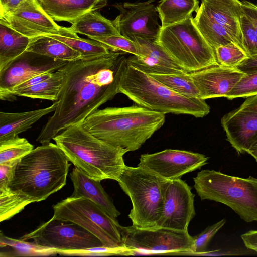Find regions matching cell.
Listing matches in <instances>:
<instances>
[{
  "instance_id": "cell-1",
  "label": "cell",
  "mask_w": 257,
  "mask_h": 257,
  "mask_svg": "<svg viewBox=\"0 0 257 257\" xmlns=\"http://www.w3.org/2000/svg\"><path fill=\"white\" fill-rule=\"evenodd\" d=\"M126 54L110 51L100 57L68 62L63 67L64 81L58 105L36 141L41 144L50 143L67 128L81 124L119 93Z\"/></svg>"
},
{
  "instance_id": "cell-2",
  "label": "cell",
  "mask_w": 257,
  "mask_h": 257,
  "mask_svg": "<svg viewBox=\"0 0 257 257\" xmlns=\"http://www.w3.org/2000/svg\"><path fill=\"white\" fill-rule=\"evenodd\" d=\"M165 121V114L136 104L98 109L81 124L96 138L130 152L140 149Z\"/></svg>"
},
{
  "instance_id": "cell-3",
  "label": "cell",
  "mask_w": 257,
  "mask_h": 257,
  "mask_svg": "<svg viewBox=\"0 0 257 257\" xmlns=\"http://www.w3.org/2000/svg\"><path fill=\"white\" fill-rule=\"evenodd\" d=\"M53 140L75 167L95 180L117 181L126 166V149L96 138L81 124L67 128Z\"/></svg>"
},
{
  "instance_id": "cell-4",
  "label": "cell",
  "mask_w": 257,
  "mask_h": 257,
  "mask_svg": "<svg viewBox=\"0 0 257 257\" xmlns=\"http://www.w3.org/2000/svg\"><path fill=\"white\" fill-rule=\"evenodd\" d=\"M56 144H42L17 163L8 187L35 202L47 199L66 183L70 164Z\"/></svg>"
},
{
  "instance_id": "cell-5",
  "label": "cell",
  "mask_w": 257,
  "mask_h": 257,
  "mask_svg": "<svg viewBox=\"0 0 257 257\" xmlns=\"http://www.w3.org/2000/svg\"><path fill=\"white\" fill-rule=\"evenodd\" d=\"M119 93L136 104L164 114H188L203 117L210 112L205 100L181 95L127 62L122 72Z\"/></svg>"
},
{
  "instance_id": "cell-6",
  "label": "cell",
  "mask_w": 257,
  "mask_h": 257,
  "mask_svg": "<svg viewBox=\"0 0 257 257\" xmlns=\"http://www.w3.org/2000/svg\"><path fill=\"white\" fill-rule=\"evenodd\" d=\"M202 200L222 203L246 222H257V178H241L214 170H202L193 178Z\"/></svg>"
},
{
  "instance_id": "cell-7",
  "label": "cell",
  "mask_w": 257,
  "mask_h": 257,
  "mask_svg": "<svg viewBox=\"0 0 257 257\" xmlns=\"http://www.w3.org/2000/svg\"><path fill=\"white\" fill-rule=\"evenodd\" d=\"M170 180L142 167L126 166L117 181L132 204L128 216L138 228L156 227L164 207Z\"/></svg>"
},
{
  "instance_id": "cell-8",
  "label": "cell",
  "mask_w": 257,
  "mask_h": 257,
  "mask_svg": "<svg viewBox=\"0 0 257 257\" xmlns=\"http://www.w3.org/2000/svg\"><path fill=\"white\" fill-rule=\"evenodd\" d=\"M154 42L187 72L218 65L214 50L201 34L192 16L161 27Z\"/></svg>"
},
{
  "instance_id": "cell-9",
  "label": "cell",
  "mask_w": 257,
  "mask_h": 257,
  "mask_svg": "<svg viewBox=\"0 0 257 257\" xmlns=\"http://www.w3.org/2000/svg\"><path fill=\"white\" fill-rule=\"evenodd\" d=\"M53 218L80 225L97 237L104 247L124 249L116 219L89 199L70 196L53 205Z\"/></svg>"
},
{
  "instance_id": "cell-10",
  "label": "cell",
  "mask_w": 257,
  "mask_h": 257,
  "mask_svg": "<svg viewBox=\"0 0 257 257\" xmlns=\"http://www.w3.org/2000/svg\"><path fill=\"white\" fill-rule=\"evenodd\" d=\"M121 244L125 255L143 253L190 254L194 239L188 231L163 227L138 228L120 225Z\"/></svg>"
},
{
  "instance_id": "cell-11",
  "label": "cell",
  "mask_w": 257,
  "mask_h": 257,
  "mask_svg": "<svg viewBox=\"0 0 257 257\" xmlns=\"http://www.w3.org/2000/svg\"><path fill=\"white\" fill-rule=\"evenodd\" d=\"M20 239H32L39 245L61 250L103 246L97 237L80 225L52 217Z\"/></svg>"
},
{
  "instance_id": "cell-12",
  "label": "cell",
  "mask_w": 257,
  "mask_h": 257,
  "mask_svg": "<svg viewBox=\"0 0 257 257\" xmlns=\"http://www.w3.org/2000/svg\"><path fill=\"white\" fill-rule=\"evenodd\" d=\"M68 62L25 51L0 72L1 100H15L12 92L17 86L35 76L54 72Z\"/></svg>"
},
{
  "instance_id": "cell-13",
  "label": "cell",
  "mask_w": 257,
  "mask_h": 257,
  "mask_svg": "<svg viewBox=\"0 0 257 257\" xmlns=\"http://www.w3.org/2000/svg\"><path fill=\"white\" fill-rule=\"evenodd\" d=\"M10 27L31 38L49 35L72 36L69 27L58 25L38 0H24L14 11L0 17Z\"/></svg>"
},
{
  "instance_id": "cell-14",
  "label": "cell",
  "mask_w": 257,
  "mask_h": 257,
  "mask_svg": "<svg viewBox=\"0 0 257 257\" xmlns=\"http://www.w3.org/2000/svg\"><path fill=\"white\" fill-rule=\"evenodd\" d=\"M155 0L120 2L113 6L120 12L112 21L119 33L129 39L137 36L155 41L161 28Z\"/></svg>"
},
{
  "instance_id": "cell-15",
  "label": "cell",
  "mask_w": 257,
  "mask_h": 257,
  "mask_svg": "<svg viewBox=\"0 0 257 257\" xmlns=\"http://www.w3.org/2000/svg\"><path fill=\"white\" fill-rule=\"evenodd\" d=\"M139 160L138 166L172 180L200 169L208 163V158L198 153L168 149L142 154Z\"/></svg>"
},
{
  "instance_id": "cell-16",
  "label": "cell",
  "mask_w": 257,
  "mask_h": 257,
  "mask_svg": "<svg viewBox=\"0 0 257 257\" xmlns=\"http://www.w3.org/2000/svg\"><path fill=\"white\" fill-rule=\"evenodd\" d=\"M221 123L232 147L238 154L246 153L257 140V95L224 115Z\"/></svg>"
},
{
  "instance_id": "cell-17",
  "label": "cell",
  "mask_w": 257,
  "mask_h": 257,
  "mask_svg": "<svg viewBox=\"0 0 257 257\" xmlns=\"http://www.w3.org/2000/svg\"><path fill=\"white\" fill-rule=\"evenodd\" d=\"M194 197L185 181L181 178L170 180L162 214L156 227L188 231L189 224L196 214Z\"/></svg>"
},
{
  "instance_id": "cell-18",
  "label": "cell",
  "mask_w": 257,
  "mask_h": 257,
  "mask_svg": "<svg viewBox=\"0 0 257 257\" xmlns=\"http://www.w3.org/2000/svg\"><path fill=\"white\" fill-rule=\"evenodd\" d=\"M245 74L236 68L219 65L188 72L199 91V98L203 100L226 97Z\"/></svg>"
},
{
  "instance_id": "cell-19",
  "label": "cell",
  "mask_w": 257,
  "mask_h": 257,
  "mask_svg": "<svg viewBox=\"0 0 257 257\" xmlns=\"http://www.w3.org/2000/svg\"><path fill=\"white\" fill-rule=\"evenodd\" d=\"M130 39L139 46L142 56L133 55L127 62L147 73H184L187 72L178 65L154 41L134 36Z\"/></svg>"
},
{
  "instance_id": "cell-20",
  "label": "cell",
  "mask_w": 257,
  "mask_h": 257,
  "mask_svg": "<svg viewBox=\"0 0 257 257\" xmlns=\"http://www.w3.org/2000/svg\"><path fill=\"white\" fill-rule=\"evenodd\" d=\"M205 14L221 25L243 50L240 20L242 13L239 0H201Z\"/></svg>"
},
{
  "instance_id": "cell-21",
  "label": "cell",
  "mask_w": 257,
  "mask_h": 257,
  "mask_svg": "<svg viewBox=\"0 0 257 257\" xmlns=\"http://www.w3.org/2000/svg\"><path fill=\"white\" fill-rule=\"evenodd\" d=\"M70 177L74 187L71 196L89 199L114 218L120 215V212L101 185L100 181L89 178L76 167L70 173Z\"/></svg>"
},
{
  "instance_id": "cell-22",
  "label": "cell",
  "mask_w": 257,
  "mask_h": 257,
  "mask_svg": "<svg viewBox=\"0 0 257 257\" xmlns=\"http://www.w3.org/2000/svg\"><path fill=\"white\" fill-rule=\"evenodd\" d=\"M44 10L54 20L72 24L84 14L99 10L107 0H38Z\"/></svg>"
},
{
  "instance_id": "cell-23",
  "label": "cell",
  "mask_w": 257,
  "mask_h": 257,
  "mask_svg": "<svg viewBox=\"0 0 257 257\" xmlns=\"http://www.w3.org/2000/svg\"><path fill=\"white\" fill-rule=\"evenodd\" d=\"M56 101L46 108L22 112H0V142L13 138L27 131L44 116L54 112Z\"/></svg>"
},
{
  "instance_id": "cell-24",
  "label": "cell",
  "mask_w": 257,
  "mask_h": 257,
  "mask_svg": "<svg viewBox=\"0 0 257 257\" xmlns=\"http://www.w3.org/2000/svg\"><path fill=\"white\" fill-rule=\"evenodd\" d=\"M32 39L0 19V72L26 50Z\"/></svg>"
},
{
  "instance_id": "cell-25",
  "label": "cell",
  "mask_w": 257,
  "mask_h": 257,
  "mask_svg": "<svg viewBox=\"0 0 257 257\" xmlns=\"http://www.w3.org/2000/svg\"><path fill=\"white\" fill-rule=\"evenodd\" d=\"M71 24L69 28L72 32L85 35L89 38L121 35L113 21L97 11L84 14Z\"/></svg>"
},
{
  "instance_id": "cell-26",
  "label": "cell",
  "mask_w": 257,
  "mask_h": 257,
  "mask_svg": "<svg viewBox=\"0 0 257 257\" xmlns=\"http://www.w3.org/2000/svg\"><path fill=\"white\" fill-rule=\"evenodd\" d=\"M26 51L67 62L81 59L80 53L48 36L32 38Z\"/></svg>"
},
{
  "instance_id": "cell-27",
  "label": "cell",
  "mask_w": 257,
  "mask_h": 257,
  "mask_svg": "<svg viewBox=\"0 0 257 257\" xmlns=\"http://www.w3.org/2000/svg\"><path fill=\"white\" fill-rule=\"evenodd\" d=\"M0 256H46L57 255L55 249L39 245L34 242L16 239L0 233Z\"/></svg>"
},
{
  "instance_id": "cell-28",
  "label": "cell",
  "mask_w": 257,
  "mask_h": 257,
  "mask_svg": "<svg viewBox=\"0 0 257 257\" xmlns=\"http://www.w3.org/2000/svg\"><path fill=\"white\" fill-rule=\"evenodd\" d=\"M198 0H160L157 6L161 27L181 22L198 9Z\"/></svg>"
},
{
  "instance_id": "cell-29",
  "label": "cell",
  "mask_w": 257,
  "mask_h": 257,
  "mask_svg": "<svg viewBox=\"0 0 257 257\" xmlns=\"http://www.w3.org/2000/svg\"><path fill=\"white\" fill-rule=\"evenodd\" d=\"M64 81V73L61 68L53 72L49 79L34 86L16 91L14 95L16 97L56 101L59 99Z\"/></svg>"
},
{
  "instance_id": "cell-30",
  "label": "cell",
  "mask_w": 257,
  "mask_h": 257,
  "mask_svg": "<svg viewBox=\"0 0 257 257\" xmlns=\"http://www.w3.org/2000/svg\"><path fill=\"white\" fill-rule=\"evenodd\" d=\"M196 12V15L194 18L195 22L214 50L220 46L232 42L235 43L225 29L207 16L200 7Z\"/></svg>"
},
{
  "instance_id": "cell-31",
  "label": "cell",
  "mask_w": 257,
  "mask_h": 257,
  "mask_svg": "<svg viewBox=\"0 0 257 257\" xmlns=\"http://www.w3.org/2000/svg\"><path fill=\"white\" fill-rule=\"evenodd\" d=\"M66 44L80 53L81 59H94L104 56L110 51L100 42L91 39H83L77 34L72 36L59 35H47Z\"/></svg>"
},
{
  "instance_id": "cell-32",
  "label": "cell",
  "mask_w": 257,
  "mask_h": 257,
  "mask_svg": "<svg viewBox=\"0 0 257 257\" xmlns=\"http://www.w3.org/2000/svg\"><path fill=\"white\" fill-rule=\"evenodd\" d=\"M148 74L177 93L187 97L199 98V91L188 72Z\"/></svg>"
},
{
  "instance_id": "cell-33",
  "label": "cell",
  "mask_w": 257,
  "mask_h": 257,
  "mask_svg": "<svg viewBox=\"0 0 257 257\" xmlns=\"http://www.w3.org/2000/svg\"><path fill=\"white\" fill-rule=\"evenodd\" d=\"M34 202L29 196L9 187L0 190V221L7 220Z\"/></svg>"
},
{
  "instance_id": "cell-34",
  "label": "cell",
  "mask_w": 257,
  "mask_h": 257,
  "mask_svg": "<svg viewBox=\"0 0 257 257\" xmlns=\"http://www.w3.org/2000/svg\"><path fill=\"white\" fill-rule=\"evenodd\" d=\"M33 149V145L26 138L18 136L0 142V164L19 160Z\"/></svg>"
},
{
  "instance_id": "cell-35",
  "label": "cell",
  "mask_w": 257,
  "mask_h": 257,
  "mask_svg": "<svg viewBox=\"0 0 257 257\" xmlns=\"http://www.w3.org/2000/svg\"><path fill=\"white\" fill-rule=\"evenodd\" d=\"M214 51L218 65L228 68H236L248 57L241 47L233 42L220 46Z\"/></svg>"
},
{
  "instance_id": "cell-36",
  "label": "cell",
  "mask_w": 257,
  "mask_h": 257,
  "mask_svg": "<svg viewBox=\"0 0 257 257\" xmlns=\"http://www.w3.org/2000/svg\"><path fill=\"white\" fill-rule=\"evenodd\" d=\"M90 39L100 42L110 51L129 53L138 57L142 56L139 45L121 35L92 37Z\"/></svg>"
},
{
  "instance_id": "cell-37",
  "label": "cell",
  "mask_w": 257,
  "mask_h": 257,
  "mask_svg": "<svg viewBox=\"0 0 257 257\" xmlns=\"http://www.w3.org/2000/svg\"><path fill=\"white\" fill-rule=\"evenodd\" d=\"M257 95V72L245 74L226 98L232 100L238 97H248Z\"/></svg>"
},
{
  "instance_id": "cell-38",
  "label": "cell",
  "mask_w": 257,
  "mask_h": 257,
  "mask_svg": "<svg viewBox=\"0 0 257 257\" xmlns=\"http://www.w3.org/2000/svg\"><path fill=\"white\" fill-rule=\"evenodd\" d=\"M240 27L244 51L248 56L257 54V32L250 20L243 13Z\"/></svg>"
},
{
  "instance_id": "cell-39",
  "label": "cell",
  "mask_w": 257,
  "mask_h": 257,
  "mask_svg": "<svg viewBox=\"0 0 257 257\" xmlns=\"http://www.w3.org/2000/svg\"><path fill=\"white\" fill-rule=\"evenodd\" d=\"M226 219L223 218L218 222L208 226L199 234L193 236L194 252L193 254L203 255L207 250L209 241L215 234L224 226Z\"/></svg>"
},
{
  "instance_id": "cell-40",
  "label": "cell",
  "mask_w": 257,
  "mask_h": 257,
  "mask_svg": "<svg viewBox=\"0 0 257 257\" xmlns=\"http://www.w3.org/2000/svg\"><path fill=\"white\" fill-rule=\"evenodd\" d=\"M19 160L0 164V190L8 187V184L13 177L16 165Z\"/></svg>"
},
{
  "instance_id": "cell-41",
  "label": "cell",
  "mask_w": 257,
  "mask_h": 257,
  "mask_svg": "<svg viewBox=\"0 0 257 257\" xmlns=\"http://www.w3.org/2000/svg\"><path fill=\"white\" fill-rule=\"evenodd\" d=\"M53 73H44L38 75L20 84L13 89L12 92L13 96L16 98L17 97L14 95V93L15 91L34 86L50 78L52 75Z\"/></svg>"
},
{
  "instance_id": "cell-42",
  "label": "cell",
  "mask_w": 257,
  "mask_h": 257,
  "mask_svg": "<svg viewBox=\"0 0 257 257\" xmlns=\"http://www.w3.org/2000/svg\"><path fill=\"white\" fill-rule=\"evenodd\" d=\"M243 13L250 20L257 32V5L247 1L241 2Z\"/></svg>"
},
{
  "instance_id": "cell-43",
  "label": "cell",
  "mask_w": 257,
  "mask_h": 257,
  "mask_svg": "<svg viewBox=\"0 0 257 257\" xmlns=\"http://www.w3.org/2000/svg\"><path fill=\"white\" fill-rule=\"evenodd\" d=\"M240 237L247 249L257 253V230H249L241 235Z\"/></svg>"
},
{
  "instance_id": "cell-44",
  "label": "cell",
  "mask_w": 257,
  "mask_h": 257,
  "mask_svg": "<svg viewBox=\"0 0 257 257\" xmlns=\"http://www.w3.org/2000/svg\"><path fill=\"white\" fill-rule=\"evenodd\" d=\"M236 68L246 74L257 72V54L248 56Z\"/></svg>"
},
{
  "instance_id": "cell-45",
  "label": "cell",
  "mask_w": 257,
  "mask_h": 257,
  "mask_svg": "<svg viewBox=\"0 0 257 257\" xmlns=\"http://www.w3.org/2000/svg\"><path fill=\"white\" fill-rule=\"evenodd\" d=\"M24 0H0V17L16 9Z\"/></svg>"
},
{
  "instance_id": "cell-46",
  "label": "cell",
  "mask_w": 257,
  "mask_h": 257,
  "mask_svg": "<svg viewBox=\"0 0 257 257\" xmlns=\"http://www.w3.org/2000/svg\"><path fill=\"white\" fill-rule=\"evenodd\" d=\"M246 153L252 156L257 162V140L251 145Z\"/></svg>"
}]
</instances>
